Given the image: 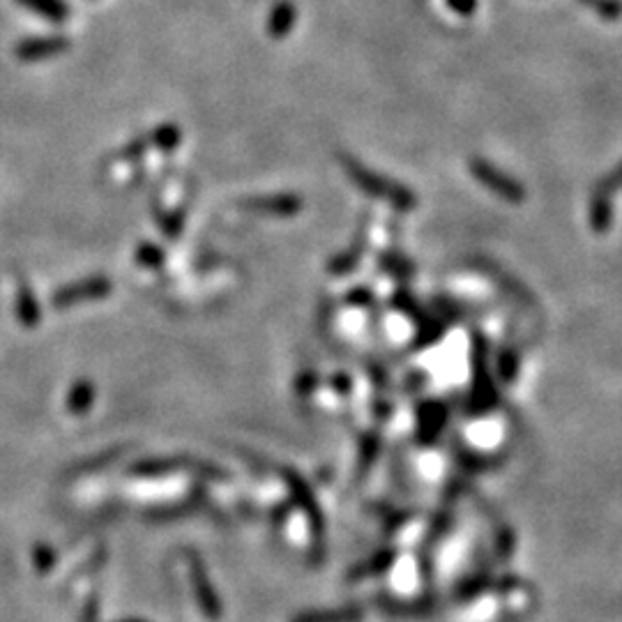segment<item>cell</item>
I'll use <instances>...</instances> for the list:
<instances>
[{
  "label": "cell",
  "instance_id": "obj_7",
  "mask_svg": "<svg viewBox=\"0 0 622 622\" xmlns=\"http://www.w3.org/2000/svg\"><path fill=\"white\" fill-rule=\"evenodd\" d=\"M19 5L28 7L30 12L40 14L51 24H65L70 17V7L65 5V0H17Z\"/></svg>",
  "mask_w": 622,
  "mask_h": 622
},
{
  "label": "cell",
  "instance_id": "obj_13",
  "mask_svg": "<svg viewBox=\"0 0 622 622\" xmlns=\"http://www.w3.org/2000/svg\"><path fill=\"white\" fill-rule=\"evenodd\" d=\"M390 563H394V551H383L381 556H376V558H371L367 565H362L360 570H355L353 572V576H369V574H378V572H383L385 567H388Z\"/></svg>",
  "mask_w": 622,
  "mask_h": 622
},
{
  "label": "cell",
  "instance_id": "obj_9",
  "mask_svg": "<svg viewBox=\"0 0 622 622\" xmlns=\"http://www.w3.org/2000/svg\"><path fill=\"white\" fill-rule=\"evenodd\" d=\"M473 173L484 182V185H489L491 189H496L498 194L507 196V199H519V189L514 187L512 182H507L503 176H500V173L493 171L489 164L475 162V164H473Z\"/></svg>",
  "mask_w": 622,
  "mask_h": 622
},
{
  "label": "cell",
  "instance_id": "obj_4",
  "mask_svg": "<svg viewBox=\"0 0 622 622\" xmlns=\"http://www.w3.org/2000/svg\"><path fill=\"white\" fill-rule=\"evenodd\" d=\"M187 560H189V576H192L196 602H199L201 611L206 613L208 618L217 620L219 616H222V604H219V597L215 595V588H212V583L208 579L206 567H203L196 553H189Z\"/></svg>",
  "mask_w": 622,
  "mask_h": 622
},
{
  "label": "cell",
  "instance_id": "obj_11",
  "mask_svg": "<svg viewBox=\"0 0 622 622\" xmlns=\"http://www.w3.org/2000/svg\"><path fill=\"white\" fill-rule=\"evenodd\" d=\"M362 611L358 606H346L337 611H318V613H300L293 622H360Z\"/></svg>",
  "mask_w": 622,
  "mask_h": 622
},
{
  "label": "cell",
  "instance_id": "obj_17",
  "mask_svg": "<svg viewBox=\"0 0 622 622\" xmlns=\"http://www.w3.org/2000/svg\"><path fill=\"white\" fill-rule=\"evenodd\" d=\"M130 622H141V620H130Z\"/></svg>",
  "mask_w": 622,
  "mask_h": 622
},
{
  "label": "cell",
  "instance_id": "obj_8",
  "mask_svg": "<svg viewBox=\"0 0 622 622\" xmlns=\"http://www.w3.org/2000/svg\"><path fill=\"white\" fill-rule=\"evenodd\" d=\"M17 318L21 325H26V328H35V325L42 321L40 305H37L33 291H30L26 284H19L17 291Z\"/></svg>",
  "mask_w": 622,
  "mask_h": 622
},
{
  "label": "cell",
  "instance_id": "obj_12",
  "mask_svg": "<svg viewBox=\"0 0 622 622\" xmlns=\"http://www.w3.org/2000/svg\"><path fill=\"white\" fill-rule=\"evenodd\" d=\"M93 399H95L93 383L79 381V383L72 388L70 397H67V411L74 413V415L88 413V411H90V406H93Z\"/></svg>",
  "mask_w": 622,
  "mask_h": 622
},
{
  "label": "cell",
  "instance_id": "obj_6",
  "mask_svg": "<svg viewBox=\"0 0 622 622\" xmlns=\"http://www.w3.org/2000/svg\"><path fill=\"white\" fill-rule=\"evenodd\" d=\"M295 17H298V10L293 0H277L268 17V35L272 40H284L295 26Z\"/></svg>",
  "mask_w": 622,
  "mask_h": 622
},
{
  "label": "cell",
  "instance_id": "obj_16",
  "mask_svg": "<svg viewBox=\"0 0 622 622\" xmlns=\"http://www.w3.org/2000/svg\"><path fill=\"white\" fill-rule=\"evenodd\" d=\"M33 560H35V567L37 572H49L51 565L56 563V553H53L49 546H35V553H33Z\"/></svg>",
  "mask_w": 622,
  "mask_h": 622
},
{
  "label": "cell",
  "instance_id": "obj_14",
  "mask_svg": "<svg viewBox=\"0 0 622 622\" xmlns=\"http://www.w3.org/2000/svg\"><path fill=\"white\" fill-rule=\"evenodd\" d=\"M136 261L143 265H150V268H157V265L164 263V252L157 245H148V242H143V245H139V249H136Z\"/></svg>",
  "mask_w": 622,
  "mask_h": 622
},
{
  "label": "cell",
  "instance_id": "obj_15",
  "mask_svg": "<svg viewBox=\"0 0 622 622\" xmlns=\"http://www.w3.org/2000/svg\"><path fill=\"white\" fill-rule=\"evenodd\" d=\"M358 256H360V249H348V252H344V254H339L335 261L330 263V272H337V275H344V272H348V270H353L355 265H358Z\"/></svg>",
  "mask_w": 622,
  "mask_h": 622
},
{
  "label": "cell",
  "instance_id": "obj_10",
  "mask_svg": "<svg viewBox=\"0 0 622 622\" xmlns=\"http://www.w3.org/2000/svg\"><path fill=\"white\" fill-rule=\"evenodd\" d=\"M148 139H150V146L153 148L164 150V153H173V150H176L182 141V130H180V125H176V123H162L148 134Z\"/></svg>",
  "mask_w": 622,
  "mask_h": 622
},
{
  "label": "cell",
  "instance_id": "obj_3",
  "mask_svg": "<svg viewBox=\"0 0 622 622\" xmlns=\"http://www.w3.org/2000/svg\"><path fill=\"white\" fill-rule=\"evenodd\" d=\"M70 49V40L65 35H44V37H28V40L19 42L14 49L21 63H42V60L56 58L60 53Z\"/></svg>",
  "mask_w": 622,
  "mask_h": 622
},
{
  "label": "cell",
  "instance_id": "obj_5",
  "mask_svg": "<svg viewBox=\"0 0 622 622\" xmlns=\"http://www.w3.org/2000/svg\"><path fill=\"white\" fill-rule=\"evenodd\" d=\"M245 210L263 212V215H275V217H291L298 215L302 210V199L298 194H265V196H252L240 203Z\"/></svg>",
  "mask_w": 622,
  "mask_h": 622
},
{
  "label": "cell",
  "instance_id": "obj_1",
  "mask_svg": "<svg viewBox=\"0 0 622 622\" xmlns=\"http://www.w3.org/2000/svg\"><path fill=\"white\" fill-rule=\"evenodd\" d=\"M341 169L348 178L353 180V185L362 189L364 194L374 196V199H381L399 212H411L417 208V196L413 194V189H408L401 185L397 180H390L381 176V173L371 171L364 166L360 159H355L353 155H339Z\"/></svg>",
  "mask_w": 622,
  "mask_h": 622
},
{
  "label": "cell",
  "instance_id": "obj_2",
  "mask_svg": "<svg viewBox=\"0 0 622 622\" xmlns=\"http://www.w3.org/2000/svg\"><path fill=\"white\" fill-rule=\"evenodd\" d=\"M111 293V282L104 277H90L83 279V282H74L60 288V291L53 293L51 302L56 307H72L79 305V302L88 300H102Z\"/></svg>",
  "mask_w": 622,
  "mask_h": 622
}]
</instances>
